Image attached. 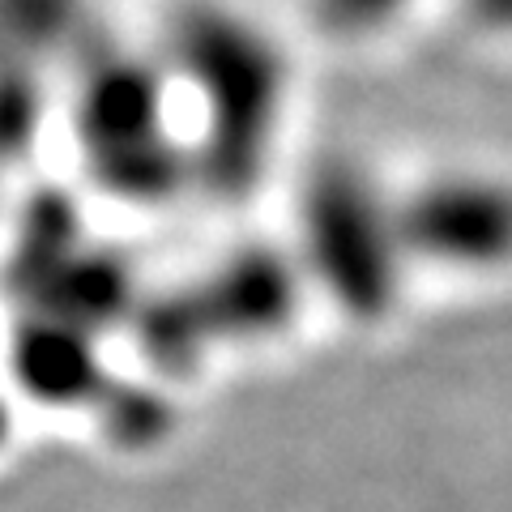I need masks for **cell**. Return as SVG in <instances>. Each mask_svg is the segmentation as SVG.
Here are the masks:
<instances>
[{"label":"cell","instance_id":"277c9868","mask_svg":"<svg viewBox=\"0 0 512 512\" xmlns=\"http://www.w3.org/2000/svg\"><path fill=\"white\" fill-rule=\"evenodd\" d=\"M410 278H495L508 261V188L478 167H440L393 188Z\"/></svg>","mask_w":512,"mask_h":512},{"label":"cell","instance_id":"3957f363","mask_svg":"<svg viewBox=\"0 0 512 512\" xmlns=\"http://www.w3.org/2000/svg\"><path fill=\"white\" fill-rule=\"evenodd\" d=\"M64 111L69 141L111 201L154 210L180 184H192L180 120L154 52L146 60L107 56L103 69L86 64L82 82L64 90Z\"/></svg>","mask_w":512,"mask_h":512},{"label":"cell","instance_id":"7a4b0ae2","mask_svg":"<svg viewBox=\"0 0 512 512\" xmlns=\"http://www.w3.org/2000/svg\"><path fill=\"white\" fill-rule=\"evenodd\" d=\"M299 278L359 325H380L414 282L397 235L393 188L350 163H325L299 192Z\"/></svg>","mask_w":512,"mask_h":512},{"label":"cell","instance_id":"6da1fadb","mask_svg":"<svg viewBox=\"0 0 512 512\" xmlns=\"http://www.w3.org/2000/svg\"><path fill=\"white\" fill-rule=\"evenodd\" d=\"M188 180L244 197L265 180L291 116V56L269 26L235 5L201 0L167 22L158 43Z\"/></svg>","mask_w":512,"mask_h":512}]
</instances>
